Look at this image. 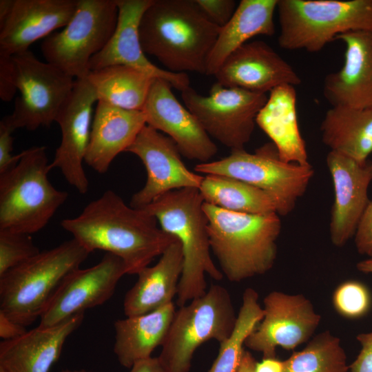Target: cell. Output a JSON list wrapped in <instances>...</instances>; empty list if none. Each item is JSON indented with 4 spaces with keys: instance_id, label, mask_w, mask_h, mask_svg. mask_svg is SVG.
Segmentation results:
<instances>
[{
    "instance_id": "obj_10",
    "label": "cell",
    "mask_w": 372,
    "mask_h": 372,
    "mask_svg": "<svg viewBox=\"0 0 372 372\" xmlns=\"http://www.w3.org/2000/svg\"><path fill=\"white\" fill-rule=\"evenodd\" d=\"M117 18L116 0H77L68 24L43 41L46 62L74 79L86 78L91 59L108 42Z\"/></svg>"
},
{
    "instance_id": "obj_40",
    "label": "cell",
    "mask_w": 372,
    "mask_h": 372,
    "mask_svg": "<svg viewBox=\"0 0 372 372\" xmlns=\"http://www.w3.org/2000/svg\"><path fill=\"white\" fill-rule=\"evenodd\" d=\"M361 350L355 360L349 364L350 372H372V331L356 335Z\"/></svg>"
},
{
    "instance_id": "obj_22",
    "label": "cell",
    "mask_w": 372,
    "mask_h": 372,
    "mask_svg": "<svg viewBox=\"0 0 372 372\" xmlns=\"http://www.w3.org/2000/svg\"><path fill=\"white\" fill-rule=\"evenodd\" d=\"M77 0H14L0 26V56L28 50L37 40L64 28L72 17Z\"/></svg>"
},
{
    "instance_id": "obj_34",
    "label": "cell",
    "mask_w": 372,
    "mask_h": 372,
    "mask_svg": "<svg viewBox=\"0 0 372 372\" xmlns=\"http://www.w3.org/2000/svg\"><path fill=\"white\" fill-rule=\"evenodd\" d=\"M335 311L349 320H358L366 316L372 307V295L369 287L356 280L341 282L332 296Z\"/></svg>"
},
{
    "instance_id": "obj_13",
    "label": "cell",
    "mask_w": 372,
    "mask_h": 372,
    "mask_svg": "<svg viewBox=\"0 0 372 372\" xmlns=\"http://www.w3.org/2000/svg\"><path fill=\"white\" fill-rule=\"evenodd\" d=\"M262 319L245 346L261 353L262 358H276V348L293 350L309 341L320 325L321 316L302 294L273 291L263 299Z\"/></svg>"
},
{
    "instance_id": "obj_26",
    "label": "cell",
    "mask_w": 372,
    "mask_h": 372,
    "mask_svg": "<svg viewBox=\"0 0 372 372\" xmlns=\"http://www.w3.org/2000/svg\"><path fill=\"white\" fill-rule=\"evenodd\" d=\"M295 87L285 85L269 92L256 123L271 139L279 157L285 162L310 164L297 114Z\"/></svg>"
},
{
    "instance_id": "obj_29",
    "label": "cell",
    "mask_w": 372,
    "mask_h": 372,
    "mask_svg": "<svg viewBox=\"0 0 372 372\" xmlns=\"http://www.w3.org/2000/svg\"><path fill=\"white\" fill-rule=\"evenodd\" d=\"M320 129L322 141L330 151L360 161L372 154V108L333 106Z\"/></svg>"
},
{
    "instance_id": "obj_37",
    "label": "cell",
    "mask_w": 372,
    "mask_h": 372,
    "mask_svg": "<svg viewBox=\"0 0 372 372\" xmlns=\"http://www.w3.org/2000/svg\"><path fill=\"white\" fill-rule=\"evenodd\" d=\"M208 19L222 28L232 17L236 8L234 0H195Z\"/></svg>"
},
{
    "instance_id": "obj_20",
    "label": "cell",
    "mask_w": 372,
    "mask_h": 372,
    "mask_svg": "<svg viewBox=\"0 0 372 372\" xmlns=\"http://www.w3.org/2000/svg\"><path fill=\"white\" fill-rule=\"evenodd\" d=\"M227 87L264 93L302 80L293 67L262 41L247 42L233 52L214 74Z\"/></svg>"
},
{
    "instance_id": "obj_42",
    "label": "cell",
    "mask_w": 372,
    "mask_h": 372,
    "mask_svg": "<svg viewBox=\"0 0 372 372\" xmlns=\"http://www.w3.org/2000/svg\"><path fill=\"white\" fill-rule=\"evenodd\" d=\"M128 372H169L158 357H150L136 362Z\"/></svg>"
},
{
    "instance_id": "obj_43",
    "label": "cell",
    "mask_w": 372,
    "mask_h": 372,
    "mask_svg": "<svg viewBox=\"0 0 372 372\" xmlns=\"http://www.w3.org/2000/svg\"><path fill=\"white\" fill-rule=\"evenodd\" d=\"M255 372H283V361L277 358H262L257 362Z\"/></svg>"
},
{
    "instance_id": "obj_45",
    "label": "cell",
    "mask_w": 372,
    "mask_h": 372,
    "mask_svg": "<svg viewBox=\"0 0 372 372\" xmlns=\"http://www.w3.org/2000/svg\"><path fill=\"white\" fill-rule=\"evenodd\" d=\"M14 0H0V26L4 23L9 17Z\"/></svg>"
},
{
    "instance_id": "obj_17",
    "label": "cell",
    "mask_w": 372,
    "mask_h": 372,
    "mask_svg": "<svg viewBox=\"0 0 372 372\" xmlns=\"http://www.w3.org/2000/svg\"><path fill=\"white\" fill-rule=\"evenodd\" d=\"M331 176L334 200L331 209L329 234L333 245L342 247L354 237L370 201L372 161H357L334 151L326 158Z\"/></svg>"
},
{
    "instance_id": "obj_6",
    "label": "cell",
    "mask_w": 372,
    "mask_h": 372,
    "mask_svg": "<svg viewBox=\"0 0 372 372\" xmlns=\"http://www.w3.org/2000/svg\"><path fill=\"white\" fill-rule=\"evenodd\" d=\"M46 147L21 152L17 164L0 174V229L32 234L43 229L68 194L48 178Z\"/></svg>"
},
{
    "instance_id": "obj_35",
    "label": "cell",
    "mask_w": 372,
    "mask_h": 372,
    "mask_svg": "<svg viewBox=\"0 0 372 372\" xmlns=\"http://www.w3.org/2000/svg\"><path fill=\"white\" fill-rule=\"evenodd\" d=\"M39 252L31 234L0 229V276Z\"/></svg>"
},
{
    "instance_id": "obj_27",
    "label": "cell",
    "mask_w": 372,
    "mask_h": 372,
    "mask_svg": "<svg viewBox=\"0 0 372 372\" xmlns=\"http://www.w3.org/2000/svg\"><path fill=\"white\" fill-rule=\"evenodd\" d=\"M176 310L172 302L147 313L116 320L113 350L119 364L130 369L152 357L155 349L163 345Z\"/></svg>"
},
{
    "instance_id": "obj_9",
    "label": "cell",
    "mask_w": 372,
    "mask_h": 372,
    "mask_svg": "<svg viewBox=\"0 0 372 372\" xmlns=\"http://www.w3.org/2000/svg\"><path fill=\"white\" fill-rule=\"evenodd\" d=\"M195 172L231 177L249 183L267 193L273 200L280 216L291 214L314 176L311 164L283 161L272 143L249 153L233 151L218 161L199 163Z\"/></svg>"
},
{
    "instance_id": "obj_1",
    "label": "cell",
    "mask_w": 372,
    "mask_h": 372,
    "mask_svg": "<svg viewBox=\"0 0 372 372\" xmlns=\"http://www.w3.org/2000/svg\"><path fill=\"white\" fill-rule=\"evenodd\" d=\"M158 225L153 216L127 205L112 190L90 201L78 216L61 222L89 253L103 250L119 257L130 275L148 267L177 239Z\"/></svg>"
},
{
    "instance_id": "obj_36",
    "label": "cell",
    "mask_w": 372,
    "mask_h": 372,
    "mask_svg": "<svg viewBox=\"0 0 372 372\" xmlns=\"http://www.w3.org/2000/svg\"><path fill=\"white\" fill-rule=\"evenodd\" d=\"M17 130L10 115L0 121V174L15 166L21 156V152L12 155L14 131Z\"/></svg>"
},
{
    "instance_id": "obj_30",
    "label": "cell",
    "mask_w": 372,
    "mask_h": 372,
    "mask_svg": "<svg viewBox=\"0 0 372 372\" xmlns=\"http://www.w3.org/2000/svg\"><path fill=\"white\" fill-rule=\"evenodd\" d=\"M87 79L98 101L142 111L155 78L134 68L116 65L91 71Z\"/></svg>"
},
{
    "instance_id": "obj_11",
    "label": "cell",
    "mask_w": 372,
    "mask_h": 372,
    "mask_svg": "<svg viewBox=\"0 0 372 372\" xmlns=\"http://www.w3.org/2000/svg\"><path fill=\"white\" fill-rule=\"evenodd\" d=\"M181 96L208 135L231 152L245 149L257 115L268 99L267 94L227 87L217 82L208 95H201L189 86L181 92Z\"/></svg>"
},
{
    "instance_id": "obj_44",
    "label": "cell",
    "mask_w": 372,
    "mask_h": 372,
    "mask_svg": "<svg viewBox=\"0 0 372 372\" xmlns=\"http://www.w3.org/2000/svg\"><path fill=\"white\" fill-rule=\"evenodd\" d=\"M257 361L249 351L245 349L240 364L235 372H255Z\"/></svg>"
},
{
    "instance_id": "obj_32",
    "label": "cell",
    "mask_w": 372,
    "mask_h": 372,
    "mask_svg": "<svg viewBox=\"0 0 372 372\" xmlns=\"http://www.w3.org/2000/svg\"><path fill=\"white\" fill-rule=\"evenodd\" d=\"M258 298L259 295L255 289L247 288L245 290L235 326L228 338L220 343L218 355L207 372L236 371L245 351V342L264 315Z\"/></svg>"
},
{
    "instance_id": "obj_7",
    "label": "cell",
    "mask_w": 372,
    "mask_h": 372,
    "mask_svg": "<svg viewBox=\"0 0 372 372\" xmlns=\"http://www.w3.org/2000/svg\"><path fill=\"white\" fill-rule=\"evenodd\" d=\"M280 48L322 50L342 34L372 31V0H278Z\"/></svg>"
},
{
    "instance_id": "obj_15",
    "label": "cell",
    "mask_w": 372,
    "mask_h": 372,
    "mask_svg": "<svg viewBox=\"0 0 372 372\" xmlns=\"http://www.w3.org/2000/svg\"><path fill=\"white\" fill-rule=\"evenodd\" d=\"M125 274L127 272L123 261L110 253L92 267L74 270L65 278L48 302L39 318V325H54L103 304L114 294Z\"/></svg>"
},
{
    "instance_id": "obj_31",
    "label": "cell",
    "mask_w": 372,
    "mask_h": 372,
    "mask_svg": "<svg viewBox=\"0 0 372 372\" xmlns=\"http://www.w3.org/2000/svg\"><path fill=\"white\" fill-rule=\"evenodd\" d=\"M198 189L205 203L225 210L249 214L276 212L267 193L236 178L207 174Z\"/></svg>"
},
{
    "instance_id": "obj_39",
    "label": "cell",
    "mask_w": 372,
    "mask_h": 372,
    "mask_svg": "<svg viewBox=\"0 0 372 372\" xmlns=\"http://www.w3.org/2000/svg\"><path fill=\"white\" fill-rule=\"evenodd\" d=\"M17 90L12 56H0V98L10 101Z\"/></svg>"
},
{
    "instance_id": "obj_24",
    "label": "cell",
    "mask_w": 372,
    "mask_h": 372,
    "mask_svg": "<svg viewBox=\"0 0 372 372\" xmlns=\"http://www.w3.org/2000/svg\"><path fill=\"white\" fill-rule=\"evenodd\" d=\"M146 125L143 111L129 110L97 101L85 163L105 174L113 160L132 144Z\"/></svg>"
},
{
    "instance_id": "obj_16",
    "label": "cell",
    "mask_w": 372,
    "mask_h": 372,
    "mask_svg": "<svg viewBox=\"0 0 372 372\" xmlns=\"http://www.w3.org/2000/svg\"><path fill=\"white\" fill-rule=\"evenodd\" d=\"M97 101L87 77L75 79L72 94L55 121L61 129V140L50 167L58 168L66 181L82 194L89 188L83 163L90 142L93 105Z\"/></svg>"
},
{
    "instance_id": "obj_5",
    "label": "cell",
    "mask_w": 372,
    "mask_h": 372,
    "mask_svg": "<svg viewBox=\"0 0 372 372\" xmlns=\"http://www.w3.org/2000/svg\"><path fill=\"white\" fill-rule=\"evenodd\" d=\"M90 254L72 238L10 269L0 276V311L25 327L31 324Z\"/></svg>"
},
{
    "instance_id": "obj_21",
    "label": "cell",
    "mask_w": 372,
    "mask_h": 372,
    "mask_svg": "<svg viewBox=\"0 0 372 372\" xmlns=\"http://www.w3.org/2000/svg\"><path fill=\"white\" fill-rule=\"evenodd\" d=\"M345 45L344 63L324 80L323 94L333 106L372 108V31L338 35Z\"/></svg>"
},
{
    "instance_id": "obj_4",
    "label": "cell",
    "mask_w": 372,
    "mask_h": 372,
    "mask_svg": "<svg viewBox=\"0 0 372 372\" xmlns=\"http://www.w3.org/2000/svg\"><path fill=\"white\" fill-rule=\"evenodd\" d=\"M204 203L199 189L189 187L170 191L141 208L181 245L183 269L176 296L178 307L206 293V274L218 281L224 276L211 256Z\"/></svg>"
},
{
    "instance_id": "obj_18",
    "label": "cell",
    "mask_w": 372,
    "mask_h": 372,
    "mask_svg": "<svg viewBox=\"0 0 372 372\" xmlns=\"http://www.w3.org/2000/svg\"><path fill=\"white\" fill-rule=\"evenodd\" d=\"M172 87L165 79H154L142 110L146 124L172 138L183 156L207 163L217 153V146L195 116L178 101Z\"/></svg>"
},
{
    "instance_id": "obj_28",
    "label": "cell",
    "mask_w": 372,
    "mask_h": 372,
    "mask_svg": "<svg viewBox=\"0 0 372 372\" xmlns=\"http://www.w3.org/2000/svg\"><path fill=\"white\" fill-rule=\"evenodd\" d=\"M277 4L278 0L240 1L231 19L220 28L207 60L206 74L214 76L227 57L250 39L273 35Z\"/></svg>"
},
{
    "instance_id": "obj_41",
    "label": "cell",
    "mask_w": 372,
    "mask_h": 372,
    "mask_svg": "<svg viewBox=\"0 0 372 372\" xmlns=\"http://www.w3.org/2000/svg\"><path fill=\"white\" fill-rule=\"evenodd\" d=\"M27 331L26 327L14 321L0 311V338L3 340L16 339Z\"/></svg>"
},
{
    "instance_id": "obj_12",
    "label": "cell",
    "mask_w": 372,
    "mask_h": 372,
    "mask_svg": "<svg viewBox=\"0 0 372 372\" xmlns=\"http://www.w3.org/2000/svg\"><path fill=\"white\" fill-rule=\"evenodd\" d=\"M12 61L20 96L10 114L12 121L17 129L30 131L49 127L70 96L75 79L29 50L12 56Z\"/></svg>"
},
{
    "instance_id": "obj_48",
    "label": "cell",
    "mask_w": 372,
    "mask_h": 372,
    "mask_svg": "<svg viewBox=\"0 0 372 372\" xmlns=\"http://www.w3.org/2000/svg\"><path fill=\"white\" fill-rule=\"evenodd\" d=\"M0 372H7L3 368L0 366Z\"/></svg>"
},
{
    "instance_id": "obj_2",
    "label": "cell",
    "mask_w": 372,
    "mask_h": 372,
    "mask_svg": "<svg viewBox=\"0 0 372 372\" xmlns=\"http://www.w3.org/2000/svg\"><path fill=\"white\" fill-rule=\"evenodd\" d=\"M220 30L195 0H153L141 19L139 37L145 54L166 70L206 74Z\"/></svg>"
},
{
    "instance_id": "obj_33",
    "label": "cell",
    "mask_w": 372,
    "mask_h": 372,
    "mask_svg": "<svg viewBox=\"0 0 372 372\" xmlns=\"http://www.w3.org/2000/svg\"><path fill=\"white\" fill-rule=\"evenodd\" d=\"M346 352L330 331L311 338L304 349L283 360V372H348Z\"/></svg>"
},
{
    "instance_id": "obj_14",
    "label": "cell",
    "mask_w": 372,
    "mask_h": 372,
    "mask_svg": "<svg viewBox=\"0 0 372 372\" xmlns=\"http://www.w3.org/2000/svg\"><path fill=\"white\" fill-rule=\"evenodd\" d=\"M126 152L138 156L147 172L144 186L130 200L132 207L141 209L170 191L201 185L203 176L185 165L173 140L147 124Z\"/></svg>"
},
{
    "instance_id": "obj_23",
    "label": "cell",
    "mask_w": 372,
    "mask_h": 372,
    "mask_svg": "<svg viewBox=\"0 0 372 372\" xmlns=\"http://www.w3.org/2000/svg\"><path fill=\"white\" fill-rule=\"evenodd\" d=\"M83 318L84 313H79L54 325H39L16 339L1 341L0 366L7 372H49Z\"/></svg>"
},
{
    "instance_id": "obj_3",
    "label": "cell",
    "mask_w": 372,
    "mask_h": 372,
    "mask_svg": "<svg viewBox=\"0 0 372 372\" xmlns=\"http://www.w3.org/2000/svg\"><path fill=\"white\" fill-rule=\"evenodd\" d=\"M211 251L227 280L239 282L266 273L278 254L282 230L276 212L249 214L204 203Z\"/></svg>"
},
{
    "instance_id": "obj_46",
    "label": "cell",
    "mask_w": 372,
    "mask_h": 372,
    "mask_svg": "<svg viewBox=\"0 0 372 372\" xmlns=\"http://www.w3.org/2000/svg\"><path fill=\"white\" fill-rule=\"evenodd\" d=\"M357 269L364 273H372V258L360 261L356 265Z\"/></svg>"
},
{
    "instance_id": "obj_8",
    "label": "cell",
    "mask_w": 372,
    "mask_h": 372,
    "mask_svg": "<svg viewBox=\"0 0 372 372\" xmlns=\"http://www.w3.org/2000/svg\"><path fill=\"white\" fill-rule=\"evenodd\" d=\"M237 318L228 290L211 285L202 296L176 309L158 356L169 372H189L196 350L231 333Z\"/></svg>"
},
{
    "instance_id": "obj_38",
    "label": "cell",
    "mask_w": 372,
    "mask_h": 372,
    "mask_svg": "<svg viewBox=\"0 0 372 372\" xmlns=\"http://www.w3.org/2000/svg\"><path fill=\"white\" fill-rule=\"evenodd\" d=\"M354 240L361 255L372 258V200H370L358 226Z\"/></svg>"
},
{
    "instance_id": "obj_25",
    "label": "cell",
    "mask_w": 372,
    "mask_h": 372,
    "mask_svg": "<svg viewBox=\"0 0 372 372\" xmlns=\"http://www.w3.org/2000/svg\"><path fill=\"white\" fill-rule=\"evenodd\" d=\"M183 269V254L176 239L152 267H146L123 300L126 317L149 313L173 302Z\"/></svg>"
},
{
    "instance_id": "obj_47",
    "label": "cell",
    "mask_w": 372,
    "mask_h": 372,
    "mask_svg": "<svg viewBox=\"0 0 372 372\" xmlns=\"http://www.w3.org/2000/svg\"><path fill=\"white\" fill-rule=\"evenodd\" d=\"M60 372H93V371H88L84 369H81V370L64 369Z\"/></svg>"
},
{
    "instance_id": "obj_19",
    "label": "cell",
    "mask_w": 372,
    "mask_h": 372,
    "mask_svg": "<svg viewBox=\"0 0 372 372\" xmlns=\"http://www.w3.org/2000/svg\"><path fill=\"white\" fill-rule=\"evenodd\" d=\"M152 1L116 0L118 8L116 28L105 46L91 59L90 71L110 65H126L154 78L165 79L182 92L189 87L187 74L174 73L157 67L148 60L141 44L140 21Z\"/></svg>"
}]
</instances>
